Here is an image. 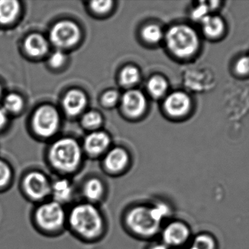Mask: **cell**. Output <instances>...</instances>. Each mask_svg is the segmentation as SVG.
I'll use <instances>...</instances> for the list:
<instances>
[{"label": "cell", "mask_w": 249, "mask_h": 249, "mask_svg": "<svg viewBox=\"0 0 249 249\" xmlns=\"http://www.w3.org/2000/svg\"><path fill=\"white\" fill-rule=\"evenodd\" d=\"M23 107V100L19 95L16 94L9 95L4 99V108L9 112H18Z\"/></svg>", "instance_id": "obj_24"}, {"label": "cell", "mask_w": 249, "mask_h": 249, "mask_svg": "<svg viewBox=\"0 0 249 249\" xmlns=\"http://www.w3.org/2000/svg\"><path fill=\"white\" fill-rule=\"evenodd\" d=\"M35 131L39 135L50 137L56 132L59 125V115L55 108L45 105L39 108L33 120Z\"/></svg>", "instance_id": "obj_7"}, {"label": "cell", "mask_w": 249, "mask_h": 249, "mask_svg": "<svg viewBox=\"0 0 249 249\" xmlns=\"http://www.w3.org/2000/svg\"><path fill=\"white\" fill-rule=\"evenodd\" d=\"M11 171L7 164L0 161V188L6 187L11 179Z\"/></svg>", "instance_id": "obj_26"}, {"label": "cell", "mask_w": 249, "mask_h": 249, "mask_svg": "<svg viewBox=\"0 0 249 249\" xmlns=\"http://www.w3.org/2000/svg\"><path fill=\"white\" fill-rule=\"evenodd\" d=\"M18 2L14 0L0 1V23L3 24L11 23L18 13Z\"/></svg>", "instance_id": "obj_19"}, {"label": "cell", "mask_w": 249, "mask_h": 249, "mask_svg": "<svg viewBox=\"0 0 249 249\" xmlns=\"http://www.w3.org/2000/svg\"><path fill=\"white\" fill-rule=\"evenodd\" d=\"M208 12H209V6L206 5V4H200L193 12V19L202 20L206 16H209Z\"/></svg>", "instance_id": "obj_31"}, {"label": "cell", "mask_w": 249, "mask_h": 249, "mask_svg": "<svg viewBox=\"0 0 249 249\" xmlns=\"http://www.w3.org/2000/svg\"><path fill=\"white\" fill-rule=\"evenodd\" d=\"M149 249H170L168 246L164 244L163 243H158V244H153L151 246Z\"/></svg>", "instance_id": "obj_33"}, {"label": "cell", "mask_w": 249, "mask_h": 249, "mask_svg": "<svg viewBox=\"0 0 249 249\" xmlns=\"http://www.w3.org/2000/svg\"><path fill=\"white\" fill-rule=\"evenodd\" d=\"M67 224L71 230L83 240L94 241L105 229V219L99 209L92 203H79L67 214Z\"/></svg>", "instance_id": "obj_1"}, {"label": "cell", "mask_w": 249, "mask_h": 249, "mask_svg": "<svg viewBox=\"0 0 249 249\" xmlns=\"http://www.w3.org/2000/svg\"><path fill=\"white\" fill-rule=\"evenodd\" d=\"M128 162V154L121 148H115L108 152L104 160L107 171L112 173H118L124 171Z\"/></svg>", "instance_id": "obj_13"}, {"label": "cell", "mask_w": 249, "mask_h": 249, "mask_svg": "<svg viewBox=\"0 0 249 249\" xmlns=\"http://www.w3.org/2000/svg\"><path fill=\"white\" fill-rule=\"evenodd\" d=\"M191 249H216V242L209 234L202 233L195 238Z\"/></svg>", "instance_id": "obj_21"}, {"label": "cell", "mask_w": 249, "mask_h": 249, "mask_svg": "<svg viewBox=\"0 0 249 249\" xmlns=\"http://www.w3.org/2000/svg\"><path fill=\"white\" fill-rule=\"evenodd\" d=\"M51 185L52 183L46 175L39 172L28 174L23 182L25 193L35 201H40L51 196Z\"/></svg>", "instance_id": "obj_6"}, {"label": "cell", "mask_w": 249, "mask_h": 249, "mask_svg": "<svg viewBox=\"0 0 249 249\" xmlns=\"http://www.w3.org/2000/svg\"><path fill=\"white\" fill-rule=\"evenodd\" d=\"M119 99V95L115 91L106 92L102 97V102L107 106H113Z\"/></svg>", "instance_id": "obj_29"}, {"label": "cell", "mask_w": 249, "mask_h": 249, "mask_svg": "<svg viewBox=\"0 0 249 249\" xmlns=\"http://www.w3.org/2000/svg\"><path fill=\"white\" fill-rule=\"evenodd\" d=\"M203 32L210 38H216L222 35L225 23L219 16H207L201 20Z\"/></svg>", "instance_id": "obj_18"}, {"label": "cell", "mask_w": 249, "mask_h": 249, "mask_svg": "<svg viewBox=\"0 0 249 249\" xmlns=\"http://www.w3.org/2000/svg\"><path fill=\"white\" fill-rule=\"evenodd\" d=\"M50 161L53 168L64 173L77 171L82 161V151L72 139H61L53 145L50 151Z\"/></svg>", "instance_id": "obj_3"}, {"label": "cell", "mask_w": 249, "mask_h": 249, "mask_svg": "<svg viewBox=\"0 0 249 249\" xmlns=\"http://www.w3.org/2000/svg\"><path fill=\"white\" fill-rule=\"evenodd\" d=\"M74 194V187L70 180L61 178L52 183L51 195L53 201L64 206L73 200Z\"/></svg>", "instance_id": "obj_12"}, {"label": "cell", "mask_w": 249, "mask_h": 249, "mask_svg": "<svg viewBox=\"0 0 249 249\" xmlns=\"http://www.w3.org/2000/svg\"><path fill=\"white\" fill-rule=\"evenodd\" d=\"M162 242L170 249L184 245L191 235V231L187 224L181 221H173L161 230Z\"/></svg>", "instance_id": "obj_9"}, {"label": "cell", "mask_w": 249, "mask_h": 249, "mask_svg": "<svg viewBox=\"0 0 249 249\" xmlns=\"http://www.w3.org/2000/svg\"><path fill=\"white\" fill-rule=\"evenodd\" d=\"M140 77L139 70L134 67H127L121 74V81L124 86H130L137 83Z\"/></svg>", "instance_id": "obj_22"}, {"label": "cell", "mask_w": 249, "mask_h": 249, "mask_svg": "<svg viewBox=\"0 0 249 249\" xmlns=\"http://www.w3.org/2000/svg\"><path fill=\"white\" fill-rule=\"evenodd\" d=\"M142 36L145 40L152 43L159 42L162 38V29L160 26L155 24L148 25L142 31Z\"/></svg>", "instance_id": "obj_23"}, {"label": "cell", "mask_w": 249, "mask_h": 249, "mask_svg": "<svg viewBox=\"0 0 249 249\" xmlns=\"http://www.w3.org/2000/svg\"><path fill=\"white\" fill-rule=\"evenodd\" d=\"M0 95H1V86H0Z\"/></svg>", "instance_id": "obj_34"}, {"label": "cell", "mask_w": 249, "mask_h": 249, "mask_svg": "<svg viewBox=\"0 0 249 249\" xmlns=\"http://www.w3.org/2000/svg\"><path fill=\"white\" fill-rule=\"evenodd\" d=\"M166 43L171 52L181 58L191 57L199 46V38L193 28L186 25L173 26L166 34Z\"/></svg>", "instance_id": "obj_4"}, {"label": "cell", "mask_w": 249, "mask_h": 249, "mask_svg": "<svg viewBox=\"0 0 249 249\" xmlns=\"http://www.w3.org/2000/svg\"><path fill=\"white\" fill-rule=\"evenodd\" d=\"M110 143L109 136L102 132L92 133L85 140V149L89 154L97 156L103 153Z\"/></svg>", "instance_id": "obj_15"}, {"label": "cell", "mask_w": 249, "mask_h": 249, "mask_svg": "<svg viewBox=\"0 0 249 249\" xmlns=\"http://www.w3.org/2000/svg\"><path fill=\"white\" fill-rule=\"evenodd\" d=\"M25 48L30 55L40 57L48 51V44L42 35H32L26 39Z\"/></svg>", "instance_id": "obj_17"}, {"label": "cell", "mask_w": 249, "mask_h": 249, "mask_svg": "<svg viewBox=\"0 0 249 249\" xmlns=\"http://www.w3.org/2000/svg\"><path fill=\"white\" fill-rule=\"evenodd\" d=\"M90 7L96 13H105L109 11L112 7V1H93L90 3Z\"/></svg>", "instance_id": "obj_27"}, {"label": "cell", "mask_w": 249, "mask_h": 249, "mask_svg": "<svg viewBox=\"0 0 249 249\" xmlns=\"http://www.w3.org/2000/svg\"><path fill=\"white\" fill-rule=\"evenodd\" d=\"M36 225L42 230L57 232L67 224V213L64 206L51 200L41 205L35 213Z\"/></svg>", "instance_id": "obj_5"}, {"label": "cell", "mask_w": 249, "mask_h": 249, "mask_svg": "<svg viewBox=\"0 0 249 249\" xmlns=\"http://www.w3.org/2000/svg\"><path fill=\"white\" fill-rule=\"evenodd\" d=\"M7 121V114L4 110L0 109V128L6 124Z\"/></svg>", "instance_id": "obj_32"}, {"label": "cell", "mask_w": 249, "mask_h": 249, "mask_svg": "<svg viewBox=\"0 0 249 249\" xmlns=\"http://www.w3.org/2000/svg\"><path fill=\"white\" fill-rule=\"evenodd\" d=\"M235 71L241 76H245L249 73V57H242L236 61Z\"/></svg>", "instance_id": "obj_28"}, {"label": "cell", "mask_w": 249, "mask_h": 249, "mask_svg": "<svg viewBox=\"0 0 249 249\" xmlns=\"http://www.w3.org/2000/svg\"><path fill=\"white\" fill-rule=\"evenodd\" d=\"M124 223L129 230L143 238H151L161 232L162 222L155 213L152 205H138L127 211Z\"/></svg>", "instance_id": "obj_2"}, {"label": "cell", "mask_w": 249, "mask_h": 249, "mask_svg": "<svg viewBox=\"0 0 249 249\" xmlns=\"http://www.w3.org/2000/svg\"><path fill=\"white\" fill-rule=\"evenodd\" d=\"M122 105L127 115L138 117L144 112L146 108V101L142 92L137 90H130L124 94Z\"/></svg>", "instance_id": "obj_11"}, {"label": "cell", "mask_w": 249, "mask_h": 249, "mask_svg": "<svg viewBox=\"0 0 249 249\" xmlns=\"http://www.w3.org/2000/svg\"><path fill=\"white\" fill-rule=\"evenodd\" d=\"M102 118L99 113L90 111L83 116V123L89 128H96L102 124Z\"/></svg>", "instance_id": "obj_25"}, {"label": "cell", "mask_w": 249, "mask_h": 249, "mask_svg": "<svg viewBox=\"0 0 249 249\" xmlns=\"http://www.w3.org/2000/svg\"><path fill=\"white\" fill-rule=\"evenodd\" d=\"M51 42L58 48H70L78 42L80 31L73 22L64 20L56 23L51 32Z\"/></svg>", "instance_id": "obj_8"}, {"label": "cell", "mask_w": 249, "mask_h": 249, "mask_svg": "<svg viewBox=\"0 0 249 249\" xmlns=\"http://www.w3.org/2000/svg\"><path fill=\"white\" fill-rule=\"evenodd\" d=\"M65 60V55L61 51H56L50 58V64L52 67L57 68L62 66Z\"/></svg>", "instance_id": "obj_30"}, {"label": "cell", "mask_w": 249, "mask_h": 249, "mask_svg": "<svg viewBox=\"0 0 249 249\" xmlns=\"http://www.w3.org/2000/svg\"><path fill=\"white\" fill-rule=\"evenodd\" d=\"M148 90L155 97H160L168 89L166 80L161 76H154L148 82Z\"/></svg>", "instance_id": "obj_20"}, {"label": "cell", "mask_w": 249, "mask_h": 249, "mask_svg": "<svg viewBox=\"0 0 249 249\" xmlns=\"http://www.w3.org/2000/svg\"><path fill=\"white\" fill-rule=\"evenodd\" d=\"M87 104L86 95L78 90H71L67 94L64 99V108L70 115H78Z\"/></svg>", "instance_id": "obj_16"}, {"label": "cell", "mask_w": 249, "mask_h": 249, "mask_svg": "<svg viewBox=\"0 0 249 249\" xmlns=\"http://www.w3.org/2000/svg\"><path fill=\"white\" fill-rule=\"evenodd\" d=\"M191 105L190 97L183 92H174L164 102L165 111L171 116L180 117L188 112Z\"/></svg>", "instance_id": "obj_10"}, {"label": "cell", "mask_w": 249, "mask_h": 249, "mask_svg": "<svg viewBox=\"0 0 249 249\" xmlns=\"http://www.w3.org/2000/svg\"><path fill=\"white\" fill-rule=\"evenodd\" d=\"M106 192L105 184L99 178H91L86 181L82 187V194L87 203L96 205L104 198Z\"/></svg>", "instance_id": "obj_14"}]
</instances>
